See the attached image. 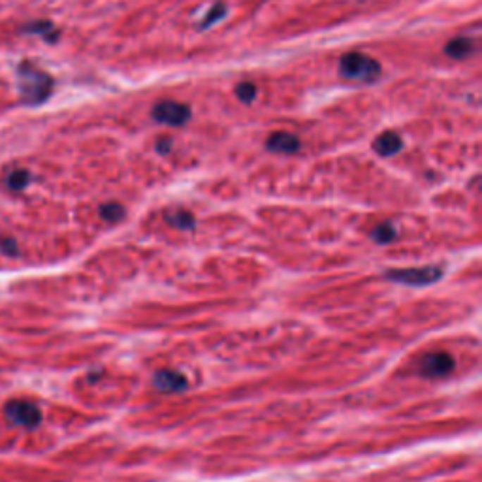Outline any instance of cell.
<instances>
[{
	"label": "cell",
	"instance_id": "cell-1",
	"mask_svg": "<svg viewBox=\"0 0 482 482\" xmlns=\"http://www.w3.org/2000/svg\"><path fill=\"white\" fill-rule=\"evenodd\" d=\"M53 89V80L35 64L21 63L18 68V91L25 104L44 102Z\"/></svg>",
	"mask_w": 482,
	"mask_h": 482
},
{
	"label": "cell",
	"instance_id": "cell-2",
	"mask_svg": "<svg viewBox=\"0 0 482 482\" xmlns=\"http://www.w3.org/2000/svg\"><path fill=\"white\" fill-rule=\"evenodd\" d=\"M339 75L345 80L350 81H364V83H371L381 75V64L373 57H369L366 53H347L339 61Z\"/></svg>",
	"mask_w": 482,
	"mask_h": 482
},
{
	"label": "cell",
	"instance_id": "cell-3",
	"mask_svg": "<svg viewBox=\"0 0 482 482\" xmlns=\"http://www.w3.org/2000/svg\"><path fill=\"white\" fill-rule=\"evenodd\" d=\"M445 270L439 266H426V268H409V270H388L385 277L388 281L402 283L409 287H428L443 277Z\"/></svg>",
	"mask_w": 482,
	"mask_h": 482
},
{
	"label": "cell",
	"instance_id": "cell-4",
	"mask_svg": "<svg viewBox=\"0 0 482 482\" xmlns=\"http://www.w3.org/2000/svg\"><path fill=\"white\" fill-rule=\"evenodd\" d=\"M190 115L192 111L189 106L183 102H175V100H164L153 108V119L168 127H183L190 121Z\"/></svg>",
	"mask_w": 482,
	"mask_h": 482
},
{
	"label": "cell",
	"instance_id": "cell-5",
	"mask_svg": "<svg viewBox=\"0 0 482 482\" xmlns=\"http://www.w3.org/2000/svg\"><path fill=\"white\" fill-rule=\"evenodd\" d=\"M4 413H6V419L10 422L23 426V428H36L42 422L40 407L36 403L27 402V400L8 402L6 407H4Z\"/></svg>",
	"mask_w": 482,
	"mask_h": 482
},
{
	"label": "cell",
	"instance_id": "cell-6",
	"mask_svg": "<svg viewBox=\"0 0 482 482\" xmlns=\"http://www.w3.org/2000/svg\"><path fill=\"white\" fill-rule=\"evenodd\" d=\"M456 362L448 352H430L419 364V371L428 379H441L452 373Z\"/></svg>",
	"mask_w": 482,
	"mask_h": 482
},
{
	"label": "cell",
	"instance_id": "cell-7",
	"mask_svg": "<svg viewBox=\"0 0 482 482\" xmlns=\"http://www.w3.org/2000/svg\"><path fill=\"white\" fill-rule=\"evenodd\" d=\"M153 385L161 392L172 394V392H181L187 388V377L179 371L162 369V371H156L155 377H153Z\"/></svg>",
	"mask_w": 482,
	"mask_h": 482
},
{
	"label": "cell",
	"instance_id": "cell-8",
	"mask_svg": "<svg viewBox=\"0 0 482 482\" xmlns=\"http://www.w3.org/2000/svg\"><path fill=\"white\" fill-rule=\"evenodd\" d=\"M266 147L271 153L279 155H294L299 149V140L290 132H273L266 140Z\"/></svg>",
	"mask_w": 482,
	"mask_h": 482
},
{
	"label": "cell",
	"instance_id": "cell-9",
	"mask_svg": "<svg viewBox=\"0 0 482 482\" xmlns=\"http://www.w3.org/2000/svg\"><path fill=\"white\" fill-rule=\"evenodd\" d=\"M403 147L402 136L394 130H386L373 142V149L379 156H392L400 153Z\"/></svg>",
	"mask_w": 482,
	"mask_h": 482
},
{
	"label": "cell",
	"instance_id": "cell-10",
	"mask_svg": "<svg viewBox=\"0 0 482 482\" xmlns=\"http://www.w3.org/2000/svg\"><path fill=\"white\" fill-rule=\"evenodd\" d=\"M164 218L168 224H172L178 230H192L194 228V217L192 213L183 209V207H170L164 211Z\"/></svg>",
	"mask_w": 482,
	"mask_h": 482
},
{
	"label": "cell",
	"instance_id": "cell-11",
	"mask_svg": "<svg viewBox=\"0 0 482 482\" xmlns=\"http://www.w3.org/2000/svg\"><path fill=\"white\" fill-rule=\"evenodd\" d=\"M473 49H475L473 40L459 36V38H454L452 42H448L447 47H445V53H447L448 57L456 58V61H462V58L469 57L471 53H473Z\"/></svg>",
	"mask_w": 482,
	"mask_h": 482
},
{
	"label": "cell",
	"instance_id": "cell-12",
	"mask_svg": "<svg viewBox=\"0 0 482 482\" xmlns=\"http://www.w3.org/2000/svg\"><path fill=\"white\" fill-rule=\"evenodd\" d=\"M4 183H6V187L10 190H13V192H19V190H23L29 187L30 183V172L29 170H23V168H16V170H10L6 175V179H4Z\"/></svg>",
	"mask_w": 482,
	"mask_h": 482
},
{
	"label": "cell",
	"instance_id": "cell-13",
	"mask_svg": "<svg viewBox=\"0 0 482 482\" xmlns=\"http://www.w3.org/2000/svg\"><path fill=\"white\" fill-rule=\"evenodd\" d=\"M371 237H373V241L381 243V245H386V243L396 240V226L392 223L379 224V226H375L371 230Z\"/></svg>",
	"mask_w": 482,
	"mask_h": 482
},
{
	"label": "cell",
	"instance_id": "cell-14",
	"mask_svg": "<svg viewBox=\"0 0 482 482\" xmlns=\"http://www.w3.org/2000/svg\"><path fill=\"white\" fill-rule=\"evenodd\" d=\"M100 217L108 223H119L121 218L125 217V207L117 204V202H109L100 206Z\"/></svg>",
	"mask_w": 482,
	"mask_h": 482
},
{
	"label": "cell",
	"instance_id": "cell-15",
	"mask_svg": "<svg viewBox=\"0 0 482 482\" xmlns=\"http://www.w3.org/2000/svg\"><path fill=\"white\" fill-rule=\"evenodd\" d=\"M235 97L240 98L241 102L251 104L257 98V87L251 81H243V83L235 87Z\"/></svg>",
	"mask_w": 482,
	"mask_h": 482
},
{
	"label": "cell",
	"instance_id": "cell-16",
	"mask_svg": "<svg viewBox=\"0 0 482 482\" xmlns=\"http://www.w3.org/2000/svg\"><path fill=\"white\" fill-rule=\"evenodd\" d=\"M224 16H226V6H224V4H221V2H217V4L213 6V12L207 13L206 21L202 23V27H209V25L217 23L218 19H223Z\"/></svg>",
	"mask_w": 482,
	"mask_h": 482
},
{
	"label": "cell",
	"instance_id": "cell-17",
	"mask_svg": "<svg viewBox=\"0 0 482 482\" xmlns=\"http://www.w3.org/2000/svg\"><path fill=\"white\" fill-rule=\"evenodd\" d=\"M0 251L4 254H8V257H18V243H16V240L10 237V235H2V237H0Z\"/></svg>",
	"mask_w": 482,
	"mask_h": 482
},
{
	"label": "cell",
	"instance_id": "cell-18",
	"mask_svg": "<svg viewBox=\"0 0 482 482\" xmlns=\"http://www.w3.org/2000/svg\"><path fill=\"white\" fill-rule=\"evenodd\" d=\"M172 145H173V140L164 136V138H161L159 142H156V151H159V153H170Z\"/></svg>",
	"mask_w": 482,
	"mask_h": 482
}]
</instances>
